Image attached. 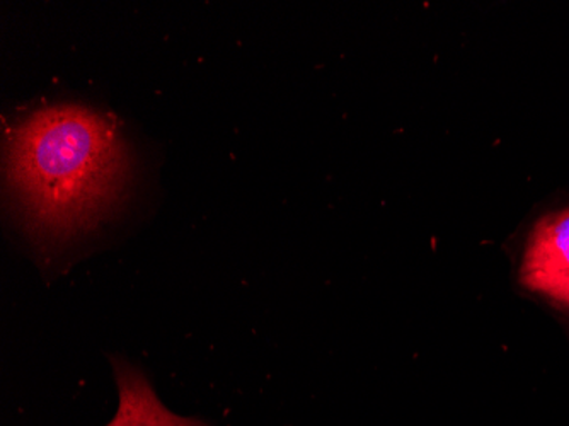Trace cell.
<instances>
[{
	"label": "cell",
	"instance_id": "2",
	"mask_svg": "<svg viewBox=\"0 0 569 426\" xmlns=\"http://www.w3.org/2000/svg\"><path fill=\"white\" fill-rule=\"evenodd\" d=\"M569 275V208L537 224L520 278L530 290L551 296Z\"/></svg>",
	"mask_w": 569,
	"mask_h": 426
},
{
	"label": "cell",
	"instance_id": "3",
	"mask_svg": "<svg viewBox=\"0 0 569 426\" xmlns=\"http://www.w3.org/2000/svg\"><path fill=\"white\" fill-rule=\"evenodd\" d=\"M120 408L108 426H207L200 419L181 418L164 408L137 368L114 360Z\"/></svg>",
	"mask_w": 569,
	"mask_h": 426
},
{
	"label": "cell",
	"instance_id": "4",
	"mask_svg": "<svg viewBox=\"0 0 569 426\" xmlns=\"http://www.w3.org/2000/svg\"><path fill=\"white\" fill-rule=\"evenodd\" d=\"M552 300L558 304H562V306L569 307V275L555 291H552L551 296Z\"/></svg>",
	"mask_w": 569,
	"mask_h": 426
},
{
	"label": "cell",
	"instance_id": "1",
	"mask_svg": "<svg viewBox=\"0 0 569 426\" xmlns=\"http://www.w3.org/2000/svg\"><path fill=\"white\" fill-rule=\"evenodd\" d=\"M130 168L117 123L84 106H47L8 128L9 182L26 220L44 236H72L107 216Z\"/></svg>",
	"mask_w": 569,
	"mask_h": 426
}]
</instances>
